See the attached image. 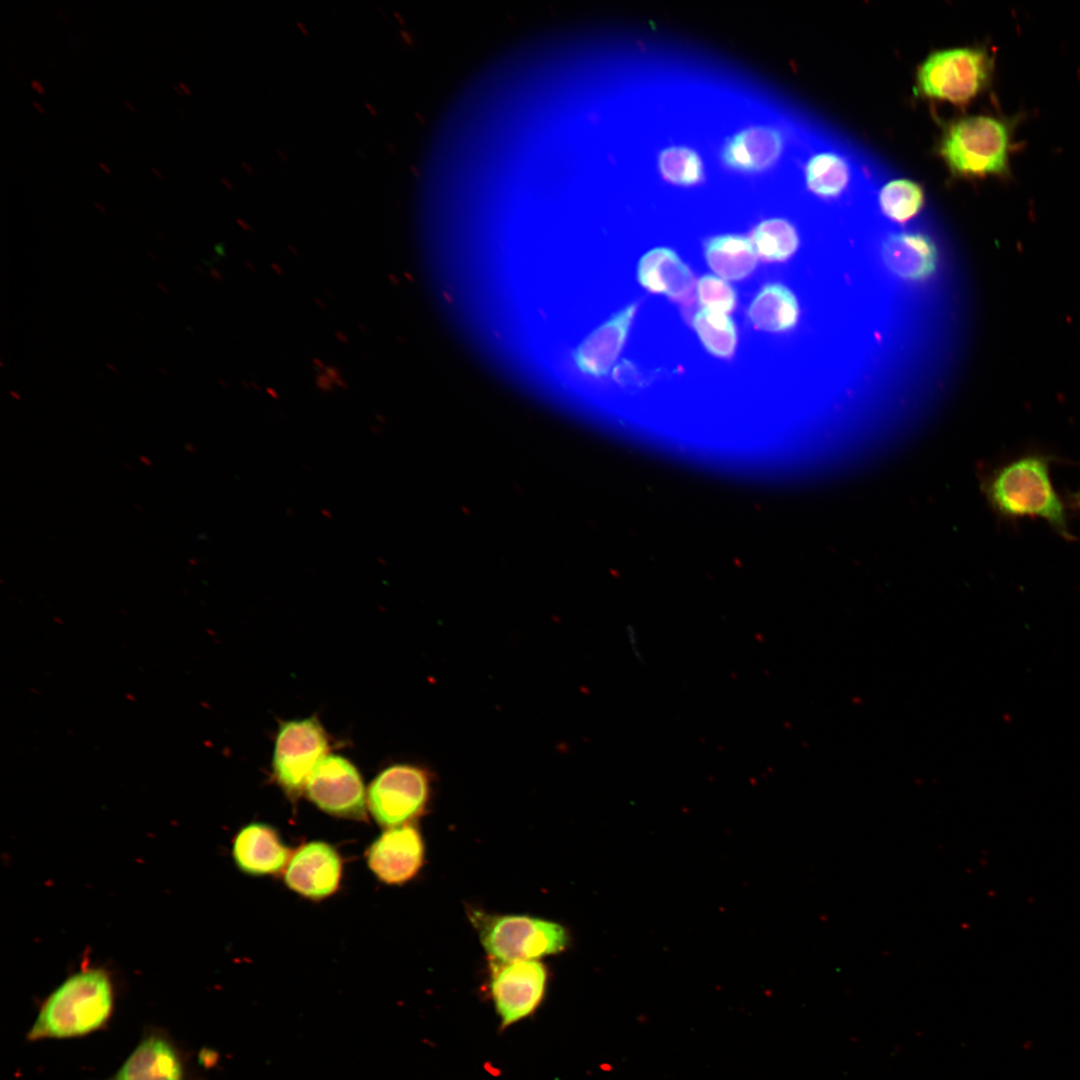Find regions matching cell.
<instances>
[{
	"label": "cell",
	"instance_id": "cell-16",
	"mask_svg": "<svg viewBox=\"0 0 1080 1080\" xmlns=\"http://www.w3.org/2000/svg\"><path fill=\"white\" fill-rule=\"evenodd\" d=\"M232 853L238 868L251 875L275 874L290 860V850L276 830L262 823L242 828L234 839Z\"/></svg>",
	"mask_w": 1080,
	"mask_h": 1080
},
{
	"label": "cell",
	"instance_id": "cell-12",
	"mask_svg": "<svg viewBox=\"0 0 1080 1080\" xmlns=\"http://www.w3.org/2000/svg\"><path fill=\"white\" fill-rule=\"evenodd\" d=\"M408 824L387 829L368 849L369 868L387 884L409 881L423 864L422 837L414 826Z\"/></svg>",
	"mask_w": 1080,
	"mask_h": 1080
},
{
	"label": "cell",
	"instance_id": "cell-1",
	"mask_svg": "<svg viewBox=\"0 0 1080 1080\" xmlns=\"http://www.w3.org/2000/svg\"><path fill=\"white\" fill-rule=\"evenodd\" d=\"M115 1007L109 974L89 968L69 976L42 1002L27 1031L30 1042L84 1037L103 1030Z\"/></svg>",
	"mask_w": 1080,
	"mask_h": 1080
},
{
	"label": "cell",
	"instance_id": "cell-19",
	"mask_svg": "<svg viewBox=\"0 0 1080 1080\" xmlns=\"http://www.w3.org/2000/svg\"><path fill=\"white\" fill-rule=\"evenodd\" d=\"M709 267L721 278L740 281L749 277L757 265V253L750 240L739 234H723L704 243Z\"/></svg>",
	"mask_w": 1080,
	"mask_h": 1080
},
{
	"label": "cell",
	"instance_id": "cell-2",
	"mask_svg": "<svg viewBox=\"0 0 1080 1080\" xmlns=\"http://www.w3.org/2000/svg\"><path fill=\"white\" fill-rule=\"evenodd\" d=\"M888 170L850 139L828 125L813 137L802 167L806 192L824 204H840L872 194Z\"/></svg>",
	"mask_w": 1080,
	"mask_h": 1080
},
{
	"label": "cell",
	"instance_id": "cell-26",
	"mask_svg": "<svg viewBox=\"0 0 1080 1080\" xmlns=\"http://www.w3.org/2000/svg\"><path fill=\"white\" fill-rule=\"evenodd\" d=\"M30 84H31L32 88L35 91H37L39 94H44L45 93V88H44V86L42 85V83L40 81H38L36 79H33V80H31Z\"/></svg>",
	"mask_w": 1080,
	"mask_h": 1080
},
{
	"label": "cell",
	"instance_id": "cell-23",
	"mask_svg": "<svg viewBox=\"0 0 1080 1080\" xmlns=\"http://www.w3.org/2000/svg\"><path fill=\"white\" fill-rule=\"evenodd\" d=\"M692 324L709 353L722 359H729L734 355L737 329L728 314L702 308L694 314Z\"/></svg>",
	"mask_w": 1080,
	"mask_h": 1080
},
{
	"label": "cell",
	"instance_id": "cell-7",
	"mask_svg": "<svg viewBox=\"0 0 1080 1080\" xmlns=\"http://www.w3.org/2000/svg\"><path fill=\"white\" fill-rule=\"evenodd\" d=\"M431 784L432 775L427 768L411 763L390 765L370 783L367 806L381 826L408 824L427 807Z\"/></svg>",
	"mask_w": 1080,
	"mask_h": 1080
},
{
	"label": "cell",
	"instance_id": "cell-25",
	"mask_svg": "<svg viewBox=\"0 0 1080 1080\" xmlns=\"http://www.w3.org/2000/svg\"><path fill=\"white\" fill-rule=\"evenodd\" d=\"M697 296L703 308L728 314L737 305V295L733 287L724 279L705 275L697 283Z\"/></svg>",
	"mask_w": 1080,
	"mask_h": 1080
},
{
	"label": "cell",
	"instance_id": "cell-10",
	"mask_svg": "<svg viewBox=\"0 0 1080 1080\" xmlns=\"http://www.w3.org/2000/svg\"><path fill=\"white\" fill-rule=\"evenodd\" d=\"M546 978L544 965L536 960H494L490 986L503 1025L520 1020L537 1007Z\"/></svg>",
	"mask_w": 1080,
	"mask_h": 1080
},
{
	"label": "cell",
	"instance_id": "cell-3",
	"mask_svg": "<svg viewBox=\"0 0 1080 1080\" xmlns=\"http://www.w3.org/2000/svg\"><path fill=\"white\" fill-rule=\"evenodd\" d=\"M1051 461L1041 453L1017 457L993 473L986 493L1000 515L1040 518L1064 539L1073 540L1064 503L1050 478Z\"/></svg>",
	"mask_w": 1080,
	"mask_h": 1080
},
{
	"label": "cell",
	"instance_id": "cell-8",
	"mask_svg": "<svg viewBox=\"0 0 1080 1080\" xmlns=\"http://www.w3.org/2000/svg\"><path fill=\"white\" fill-rule=\"evenodd\" d=\"M327 733L316 717L283 722L275 740L273 777L290 799H297L316 764L327 755Z\"/></svg>",
	"mask_w": 1080,
	"mask_h": 1080
},
{
	"label": "cell",
	"instance_id": "cell-4",
	"mask_svg": "<svg viewBox=\"0 0 1080 1080\" xmlns=\"http://www.w3.org/2000/svg\"><path fill=\"white\" fill-rule=\"evenodd\" d=\"M1015 119L972 115L950 123L938 152L951 174L976 179L1010 174Z\"/></svg>",
	"mask_w": 1080,
	"mask_h": 1080
},
{
	"label": "cell",
	"instance_id": "cell-17",
	"mask_svg": "<svg viewBox=\"0 0 1080 1080\" xmlns=\"http://www.w3.org/2000/svg\"><path fill=\"white\" fill-rule=\"evenodd\" d=\"M637 309V303L629 304L584 341L576 354L582 371L593 376H602L608 372L625 344Z\"/></svg>",
	"mask_w": 1080,
	"mask_h": 1080
},
{
	"label": "cell",
	"instance_id": "cell-15",
	"mask_svg": "<svg viewBox=\"0 0 1080 1080\" xmlns=\"http://www.w3.org/2000/svg\"><path fill=\"white\" fill-rule=\"evenodd\" d=\"M786 147L784 133L777 127H751L728 139L722 148L723 162L742 172H759L773 167Z\"/></svg>",
	"mask_w": 1080,
	"mask_h": 1080
},
{
	"label": "cell",
	"instance_id": "cell-32",
	"mask_svg": "<svg viewBox=\"0 0 1080 1080\" xmlns=\"http://www.w3.org/2000/svg\"><path fill=\"white\" fill-rule=\"evenodd\" d=\"M151 171H152V172H153V173H154V174H155V175H156V176H157L158 178H160V179H162V178H163V175H162L161 171H160V170H159L158 168H156V167L152 166V167H151Z\"/></svg>",
	"mask_w": 1080,
	"mask_h": 1080
},
{
	"label": "cell",
	"instance_id": "cell-29",
	"mask_svg": "<svg viewBox=\"0 0 1080 1080\" xmlns=\"http://www.w3.org/2000/svg\"><path fill=\"white\" fill-rule=\"evenodd\" d=\"M98 165H99V167L101 168V170H103V171H104V172H105L106 174H111V173H112V171H111V169L109 168V166H108V165H107L106 163H104L103 161H100V162L98 163Z\"/></svg>",
	"mask_w": 1080,
	"mask_h": 1080
},
{
	"label": "cell",
	"instance_id": "cell-33",
	"mask_svg": "<svg viewBox=\"0 0 1080 1080\" xmlns=\"http://www.w3.org/2000/svg\"><path fill=\"white\" fill-rule=\"evenodd\" d=\"M172 88H173V89H174V90H175V91H176V92H177V93H178V94H179L180 96H183V95H184V94H183V92L181 91V89H180V87H179L178 85H176V84H173V85H172Z\"/></svg>",
	"mask_w": 1080,
	"mask_h": 1080
},
{
	"label": "cell",
	"instance_id": "cell-6",
	"mask_svg": "<svg viewBox=\"0 0 1080 1080\" xmlns=\"http://www.w3.org/2000/svg\"><path fill=\"white\" fill-rule=\"evenodd\" d=\"M470 920L485 950L497 961L536 960L565 950L569 942L563 926L539 918L472 910Z\"/></svg>",
	"mask_w": 1080,
	"mask_h": 1080
},
{
	"label": "cell",
	"instance_id": "cell-24",
	"mask_svg": "<svg viewBox=\"0 0 1080 1080\" xmlns=\"http://www.w3.org/2000/svg\"><path fill=\"white\" fill-rule=\"evenodd\" d=\"M659 169L668 181L677 185H693L703 179V164L698 154L682 146L663 150L658 159Z\"/></svg>",
	"mask_w": 1080,
	"mask_h": 1080
},
{
	"label": "cell",
	"instance_id": "cell-18",
	"mask_svg": "<svg viewBox=\"0 0 1080 1080\" xmlns=\"http://www.w3.org/2000/svg\"><path fill=\"white\" fill-rule=\"evenodd\" d=\"M883 260L896 275L907 280H923L936 269L937 249L931 238L920 232H900L883 243Z\"/></svg>",
	"mask_w": 1080,
	"mask_h": 1080
},
{
	"label": "cell",
	"instance_id": "cell-11",
	"mask_svg": "<svg viewBox=\"0 0 1080 1080\" xmlns=\"http://www.w3.org/2000/svg\"><path fill=\"white\" fill-rule=\"evenodd\" d=\"M105 1080H190V1070L184 1051L171 1035L153 1027Z\"/></svg>",
	"mask_w": 1080,
	"mask_h": 1080
},
{
	"label": "cell",
	"instance_id": "cell-34",
	"mask_svg": "<svg viewBox=\"0 0 1080 1080\" xmlns=\"http://www.w3.org/2000/svg\"><path fill=\"white\" fill-rule=\"evenodd\" d=\"M94 205H95V206H96V207H97V208H98V209H99V210H100L101 212H105V209H104V208H103V207H102V206H101V205H100V204H99L98 202H94Z\"/></svg>",
	"mask_w": 1080,
	"mask_h": 1080
},
{
	"label": "cell",
	"instance_id": "cell-30",
	"mask_svg": "<svg viewBox=\"0 0 1080 1080\" xmlns=\"http://www.w3.org/2000/svg\"><path fill=\"white\" fill-rule=\"evenodd\" d=\"M123 103L130 110L131 113L136 112V108L134 107V105L130 101L124 100Z\"/></svg>",
	"mask_w": 1080,
	"mask_h": 1080
},
{
	"label": "cell",
	"instance_id": "cell-9",
	"mask_svg": "<svg viewBox=\"0 0 1080 1080\" xmlns=\"http://www.w3.org/2000/svg\"><path fill=\"white\" fill-rule=\"evenodd\" d=\"M304 791L310 801L330 815L366 819L367 799L361 775L341 755L324 756L313 769Z\"/></svg>",
	"mask_w": 1080,
	"mask_h": 1080
},
{
	"label": "cell",
	"instance_id": "cell-27",
	"mask_svg": "<svg viewBox=\"0 0 1080 1080\" xmlns=\"http://www.w3.org/2000/svg\"><path fill=\"white\" fill-rule=\"evenodd\" d=\"M178 86L180 87V89H181V91L183 92L184 95H187V96L191 95L190 88L183 81H179Z\"/></svg>",
	"mask_w": 1080,
	"mask_h": 1080
},
{
	"label": "cell",
	"instance_id": "cell-14",
	"mask_svg": "<svg viewBox=\"0 0 1080 1080\" xmlns=\"http://www.w3.org/2000/svg\"><path fill=\"white\" fill-rule=\"evenodd\" d=\"M637 278L649 292L665 295L674 302L689 305L694 300V274L670 248H654L643 255L637 267Z\"/></svg>",
	"mask_w": 1080,
	"mask_h": 1080
},
{
	"label": "cell",
	"instance_id": "cell-13",
	"mask_svg": "<svg viewBox=\"0 0 1080 1080\" xmlns=\"http://www.w3.org/2000/svg\"><path fill=\"white\" fill-rule=\"evenodd\" d=\"M342 862L337 851L321 841L301 846L288 861L284 873L286 885L313 900L332 895L338 888Z\"/></svg>",
	"mask_w": 1080,
	"mask_h": 1080
},
{
	"label": "cell",
	"instance_id": "cell-5",
	"mask_svg": "<svg viewBox=\"0 0 1080 1080\" xmlns=\"http://www.w3.org/2000/svg\"><path fill=\"white\" fill-rule=\"evenodd\" d=\"M993 70L994 57L984 46L937 50L919 65L915 89L921 97L961 106L990 85Z\"/></svg>",
	"mask_w": 1080,
	"mask_h": 1080
},
{
	"label": "cell",
	"instance_id": "cell-31",
	"mask_svg": "<svg viewBox=\"0 0 1080 1080\" xmlns=\"http://www.w3.org/2000/svg\"><path fill=\"white\" fill-rule=\"evenodd\" d=\"M32 105H33V107L35 109L38 110V112H40L41 114H44V112H45L44 108L37 101H32Z\"/></svg>",
	"mask_w": 1080,
	"mask_h": 1080
},
{
	"label": "cell",
	"instance_id": "cell-20",
	"mask_svg": "<svg viewBox=\"0 0 1080 1080\" xmlns=\"http://www.w3.org/2000/svg\"><path fill=\"white\" fill-rule=\"evenodd\" d=\"M753 326L767 332H784L792 329L799 318V306L795 295L780 283H769L761 288L747 311Z\"/></svg>",
	"mask_w": 1080,
	"mask_h": 1080
},
{
	"label": "cell",
	"instance_id": "cell-28",
	"mask_svg": "<svg viewBox=\"0 0 1080 1080\" xmlns=\"http://www.w3.org/2000/svg\"><path fill=\"white\" fill-rule=\"evenodd\" d=\"M1072 499L1076 508L1080 510V490L1077 493L1073 494Z\"/></svg>",
	"mask_w": 1080,
	"mask_h": 1080
},
{
	"label": "cell",
	"instance_id": "cell-22",
	"mask_svg": "<svg viewBox=\"0 0 1080 1080\" xmlns=\"http://www.w3.org/2000/svg\"><path fill=\"white\" fill-rule=\"evenodd\" d=\"M750 240L757 256L770 263L786 261L799 246V235L795 226L784 218H771L760 222L752 230Z\"/></svg>",
	"mask_w": 1080,
	"mask_h": 1080
},
{
	"label": "cell",
	"instance_id": "cell-21",
	"mask_svg": "<svg viewBox=\"0 0 1080 1080\" xmlns=\"http://www.w3.org/2000/svg\"><path fill=\"white\" fill-rule=\"evenodd\" d=\"M874 197L881 213L899 224L918 216L926 201L925 191L920 183L907 177L896 176L890 170L878 181Z\"/></svg>",
	"mask_w": 1080,
	"mask_h": 1080
}]
</instances>
